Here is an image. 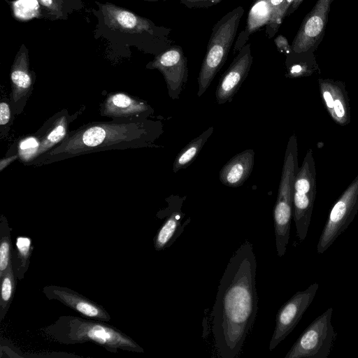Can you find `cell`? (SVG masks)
I'll use <instances>...</instances> for the list:
<instances>
[{
  "mask_svg": "<svg viewBox=\"0 0 358 358\" xmlns=\"http://www.w3.org/2000/svg\"><path fill=\"white\" fill-rule=\"evenodd\" d=\"M153 109L145 101L124 92L109 94L101 105L100 113L117 121L147 120Z\"/></svg>",
  "mask_w": 358,
  "mask_h": 358,
  "instance_id": "14",
  "label": "cell"
},
{
  "mask_svg": "<svg viewBox=\"0 0 358 358\" xmlns=\"http://www.w3.org/2000/svg\"><path fill=\"white\" fill-rule=\"evenodd\" d=\"M188 8H206L216 6L222 0H179Z\"/></svg>",
  "mask_w": 358,
  "mask_h": 358,
  "instance_id": "29",
  "label": "cell"
},
{
  "mask_svg": "<svg viewBox=\"0 0 358 358\" xmlns=\"http://www.w3.org/2000/svg\"><path fill=\"white\" fill-rule=\"evenodd\" d=\"M253 61L251 44L247 43L238 52L218 83L215 98L218 104L230 102L247 78Z\"/></svg>",
  "mask_w": 358,
  "mask_h": 358,
  "instance_id": "13",
  "label": "cell"
},
{
  "mask_svg": "<svg viewBox=\"0 0 358 358\" xmlns=\"http://www.w3.org/2000/svg\"><path fill=\"white\" fill-rule=\"evenodd\" d=\"M358 212V176L332 206L317 245L324 253L352 222Z\"/></svg>",
  "mask_w": 358,
  "mask_h": 358,
  "instance_id": "8",
  "label": "cell"
},
{
  "mask_svg": "<svg viewBox=\"0 0 358 358\" xmlns=\"http://www.w3.org/2000/svg\"><path fill=\"white\" fill-rule=\"evenodd\" d=\"M319 284L315 282L303 291H299L278 310L275 327L272 335L269 350H273L295 328L303 313L313 302Z\"/></svg>",
  "mask_w": 358,
  "mask_h": 358,
  "instance_id": "10",
  "label": "cell"
},
{
  "mask_svg": "<svg viewBox=\"0 0 358 358\" xmlns=\"http://www.w3.org/2000/svg\"><path fill=\"white\" fill-rule=\"evenodd\" d=\"M316 170L313 151L310 148L296 173L293 194V219L296 236L303 242L308 234L316 196Z\"/></svg>",
  "mask_w": 358,
  "mask_h": 358,
  "instance_id": "6",
  "label": "cell"
},
{
  "mask_svg": "<svg viewBox=\"0 0 358 358\" xmlns=\"http://www.w3.org/2000/svg\"><path fill=\"white\" fill-rule=\"evenodd\" d=\"M159 134V123L150 120L93 122L69 131L59 145L27 164L47 165L93 152L149 147Z\"/></svg>",
  "mask_w": 358,
  "mask_h": 358,
  "instance_id": "2",
  "label": "cell"
},
{
  "mask_svg": "<svg viewBox=\"0 0 358 358\" xmlns=\"http://www.w3.org/2000/svg\"><path fill=\"white\" fill-rule=\"evenodd\" d=\"M318 84L322 102L331 119L340 126L348 124L351 120V113L345 83L320 78Z\"/></svg>",
  "mask_w": 358,
  "mask_h": 358,
  "instance_id": "17",
  "label": "cell"
},
{
  "mask_svg": "<svg viewBox=\"0 0 358 358\" xmlns=\"http://www.w3.org/2000/svg\"><path fill=\"white\" fill-rule=\"evenodd\" d=\"M95 3L97 8L92 9L97 20L94 38L105 41L113 52L123 53L134 47L155 56L173 45L170 28L110 2Z\"/></svg>",
  "mask_w": 358,
  "mask_h": 358,
  "instance_id": "3",
  "label": "cell"
},
{
  "mask_svg": "<svg viewBox=\"0 0 358 358\" xmlns=\"http://www.w3.org/2000/svg\"><path fill=\"white\" fill-rule=\"evenodd\" d=\"M146 68L160 71L165 80L169 96L172 99L179 98L188 79L187 59L180 46L173 45L155 55Z\"/></svg>",
  "mask_w": 358,
  "mask_h": 358,
  "instance_id": "9",
  "label": "cell"
},
{
  "mask_svg": "<svg viewBox=\"0 0 358 358\" xmlns=\"http://www.w3.org/2000/svg\"><path fill=\"white\" fill-rule=\"evenodd\" d=\"M34 250L31 239L18 236L12 255V266L16 279L22 280L29 266L30 257Z\"/></svg>",
  "mask_w": 358,
  "mask_h": 358,
  "instance_id": "23",
  "label": "cell"
},
{
  "mask_svg": "<svg viewBox=\"0 0 358 358\" xmlns=\"http://www.w3.org/2000/svg\"><path fill=\"white\" fill-rule=\"evenodd\" d=\"M43 293L49 300L61 302L83 317L103 322H108L111 319L102 306L68 287L47 285L43 287Z\"/></svg>",
  "mask_w": 358,
  "mask_h": 358,
  "instance_id": "16",
  "label": "cell"
},
{
  "mask_svg": "<svg viewBox=\"0 0 358 358\" xmlns=\"http://www.w3.org/2000/svg\"><path fill=\"white\" fill-rule=\"evenodd\" d=\"M244 12L243 6H237L227 13L213 27L197 79L198 96L206 91L227 61Z\"/></svg>",
  "mask_w": 358,
  "mask_h": 358,
  "instance_id": "5",
  "label": "cell"
},
{
  "mask_svg": "<svg viewBox=\"0 0 358 358\" xmlns=\"http://www.w3.org/2000/svg\"><path fill=\"white\" fill-rule=\"evenodd\" d=\"M19 157V155H14L10 157H8L4 159H1L0 162V171H3V169L7 167L10 163H12L14 160L16 159Z\"/></svg>",
  "mask_w": 358,
  "mask_h": 358,
  "instance_id": "31",
  "label": "cell"
},
{
  "mask_svg": "<svg viewBox=\"0 0 358 358\" xmlns=\"http://www.w3.org/2000/svg\"><path fill=\"white\" fill-rule=\"evenodd\" d=\"M329 308L302 332L285 358H328L336 339Z\"/></svg>",
  "mask_w": 358,
  "mask_h": 358,
  "instance_id": "7",
  "label": "cell"
},
{
  "mask_svg": "<svg viewBox=\"0 0 358 358\" xmlns=\"http://www.w3.org/2000/svg\"><path fill=\"white\" fill-rule=\"evenodd\" d=\"M357 285H358V283H357Z\"/></svg>",
  "mask_w": 358,
  "mask_h": 358,
  "instance_id": "35",
  "label": "cell"
},
{
  "mask_svg": "<svg viewBox=\"0 0 358 358\" xmlns=\"http://www.w3.org/2000/svg\"><path fill=\"white\" fill-rule=\"evenodd\" d=\"M71 315L60 316L42 331L52 341L65 345L93 343L111 352L119 350L143 352L144 350L130 336L106 323Z\"/></svg>",
  "mask_w": 358,
  "mask_h": 358,
  "instance_id": "4",
  "label": "cell"
},
{
  "mask_svg": "<svg viewBox=\"0 0 358 358\" xmlns=\"http://www.w3.org/2000/svg\"><path fill=\"white\" fill-rule=\"evenodd\" d=\"M287 72L285 76L289 78H303L320 74V69L317 63L314 52H291L285 59Z\"/></svg>",
  "mask_w": 358,
  "mask_h": 358,
  "instance_id": "21",
  "label": "cell"
},
{
  "mask_svg": "<svg viewBox=\"0 0 358 358\" xmlns=\"http://www.w3.org/2000/svg\"><path fill=\"white\" fill-rule=\"evenodd\" d=\"M271 7L272 15L270 21L266 25V35L268 39L272 38L278 32L282 21V8L285 0H268Z\"/></svg>",
  "mask_w": 358,
  "mask_h": 358,
  "instance_id": "27",
  "label": "cell"
},
{
  "mask_svg": "<svg viewBox=\"0 0 358 358\" xmlns=\"http://www.w3.org/2000/svg\"><path fill=\"white\" fill-rule=\"evenodd\" d=\"M29 50L22 44L11 66L10 103L13 115H20L33 90L35 73L29 68Z\"/></svg>",
  "mask_w": 358,
  "mask_h": 358,
  "instance_id": "12",
  "label": "cell"
},
{
  "mask_svg": "<svg viewBox=\"0 0 358 358\" xmlns=\"http://www.w3.org/2000/svg\"><path fill=\"white\" fill-rule=\"evenodd\" d=\"M13 248L11 241V228L3 215L0 218V278L12 264Z\"/></svg>",
  "mask_w": 358,
  "mask_h": 358,
  "instance_id": "25",
  "label": "cell"
},
{
  "mask_svg": "<svg viewBox=\"0 0 358 358\" xmlns=\"http://www.w3.org/2000/svg\"><path fill=\"white\" fill-rule=\"evenodd\" d=\"M41 15L55 21L67 20L71 14L80 11L84 7L82 0H37Z\"/></svg>",
  "mask_w": 358,
  "mask_h": 358,
  "instance_id": "22",
  "label": "cell"
},
{
  "mask_svg": "<svg viewBox=\"0 0 358 358\" xmlns=\"http://www.w3.org/2000/svg\"><path fill=\"white\" fill-rule=\"evenodd\" d=\"M255 162V152L247 149L233 157L220 171V182L228 187L241 186L250 176Z\"/></svg>",
  "mask_w": 358,
  "mask_h": 358,
  "instance_id": "19",
  "label": "cell"
},
{
  "mask_svg": "<svg viewBox=\"0 0 358 358\" xmlns=\"http://www.w3.org/2000/svg\"><path fill=\"white\" fill-rule=\"evenodd\" d=\"M83 110L81 108L74 114L70 115L67 109H63L44 122L42 127L33 134L38 141L34 159L51 150L66 138L69 132L70 123Z\"/></svg>",
  "mask_w": 358,
  "mask_h": 358,
  "instance_id": "18",
  "label": "cell"
},
{
  "mask_svg": "<svg viewBox=\"0 0 358 358\" xmlns=\"http://www.w3.org/2000/svg\"><path fill=\"white\" fill-rule=\"evenodd\" d=\"M12 113L13 110L10 103H9L7 99H3L0 103V126L1 136L7 135L8 130L6 129V127L10 122Z\"/></svg>",
  "mask_w": 358,
  "mask_h": 358,
  "instance_id": "28",
  "label": "cell"
},
{
  "mask_svg": "<svg viewBox=\"0 0 358 358\" xmlns=\"http://www.w3.org/2000/svg\"><path fill=\"white\" fill-rule=\"evenodd\" d=\"M294 0H285L284 4L282 8V18H285V15L286 12L287 11L288 8L290 7L292 3H293Z\"/></svg>",
  "mask_w": 358,
  "mask_h": 358,
  "instance_id": "33",
  "label": "cell"
},
{
  "mask_svg": "<svg viewBox=\"0 0 358 358\" xmlns=\"http://www.w3.org/2000/svg\"><path fill=\"white\" fill-rule=\"evenodd\" d=\"M334 0H317L306 15L291 44L292 51L315 52L325 34L330 7Z\"/></svg>",
  "mask_w": 358,
  "mask_h": 358,
  "instance_id": "11",
  "label": "cell"
},
{
  "mask_svg": "<svg viewBox=\"0 0 358 358\" xmlns=\"http://www.w3.org/2000/svg\"><path fill=\"white\" fill-rule=\"evenodd\" d=\"M275 45L278 51L285 53L286 55L292 52V47L287 39L282 35H278L274 39Z\"/></svg>",
  "mask_w": 358,
  "mask_h": 358,
  "instance_id": "30",
  "label": "cell"
},
{
  "mask_svg": "<svg viewBox=\"0 0 358 358\" xmlns=\"http://www.w3.org/2000/svg\"><path fill=\"white\" fill-rule=\"evenodd\" d=\"M257 261L245 241L229 259L220 279L211 312L212 332L222 358L238 357L258 310Z\"/></svg>",
  "mask_w": 358,
  "mask_h": 358,
  "instance_id": "1",
  "label": "cell"
},
{
  "mask_svg": "<svg viewBox=\"0 0 358 358\" xmlns=\"http://www.w3.org/2000/svg\"><path fill=\"white\" fill-rule=\"evenodd\" d=\"M213 132V127H209L181 150L173 162L174 173L187 168L194 161Z\"/></svg>",
  "mask_w": 358,
  "mask_h": 358,
  "instance_id": "24",
  "label": "cell"
},
{
  "mask_svg": "<svg viewBox=\"0 0 358 358\" xmlns=\"http://www.w3.org/2000/svg\"><path fill=\"white\" fill-rule=\"evenodd\" d=\"M272 15L268 0H254L248 12L246 24L238 35L234 46V53L238 52L248 42L249 37L263 26L266 25Z\"/></svg>",
  "mask_w": 358,
  "mask_h": 358,
  "instance_id": "20",
  "label": "cell"
},
{
  "mask_svg": "<svg viewBox=\"0 0 358 358\" xmlns=\"http://www.w3.org/2000/svg\"><path fill=\"white\" fill-rule=\"evenodd\" d=\"M16 278L12 264L0 278L1 296H0V322L6 317L12 303L16 286Z\"/></svg>",
  "mask_w": 358,
  "mask_h": 358,
  "instance_id": "26",
  "label": "cell"
},
{
  "mask_svg": "<svg viewBox=\"0 0 358 358\" xmlns=\"http://www.w3.org/2000/svg\"><path fill=\"white\" fill-rule=\"evenodd\" d=\"M143 1H150V2H157V1H165L166 0H143Z\"/></svg>",
  "mask_w": 358,
  "mask_h": 358,
  "instance_id": "34",
  "label": "cell"
},
{
  "mask_svg": "<svg viewBox=\"0 0 358 358\" xmlns=\"http://www.w3.org/2000/svg\"><path fill=\"white\" fill-rule=\"evenodd\" d=\"M303 0H294L285 13V17L292 14L301 5Z\"/></svg>",
  "mask_w": 358,
  "mask_h": 358,
  "instance_id": "32",
  "label": "cell"
},
{
  "mask_svg": "<svg viewBox=\"0 0 358 358\" xmlns=\"http://www.w3.org/2000/svg\"><path fill=\"white\" fill-rule=\"evenodd\" d=\"M185 196H171L166 201L168 206L158 213L159 218L166 217L154 238V247L156 251H162L169 248L182 234L185 227L189 223L188 218L182 223L185 213L182 211Z\"/></svg>",
  "mask_w": 358,
  "mask_h": 358,
  "instance_id": "15",
  "label": "cell"
}]
</instances>
